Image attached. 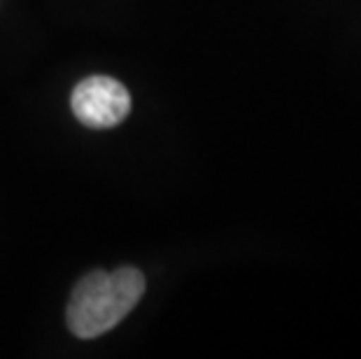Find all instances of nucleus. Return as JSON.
Segmentation results:
<instances>
[{
    "label": "nucleus",
    "mask_w": 361,
    "mask_h": 359,
    "mask_svg": "<svg viewBox=\"0 0 361 359\" xmlns=\"http://www.w3.org/2000/svg\"><path fill=\"white\" fill-rule=\"evenodd\" d=\"M145 294V276L137 269L96 271L78 282L68 301V329L78 339H96L114 329Z\"/></svg>",
    "instance_id": "obj_1"
},
{
    "label": "nucleus",
    "mask_w": 361,
    "mask_h": 359,
    "mask_svg": "<svg viewBox=\"0 0 361 359\" xmlns=\"http://www.w3.org/2000/svg\"><path fill=\"white\" fill-rule=\"evenodd\" d=\"M73 112L89 128H112L130 112V94L121 82L107 75L82 80L71 96Z\"/></svg>",
    "instance_id": "obj_2"
}]
</instances>
